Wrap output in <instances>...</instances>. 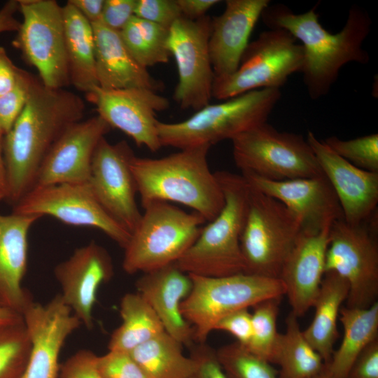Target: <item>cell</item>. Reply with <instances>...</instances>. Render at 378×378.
Segmentation results:
<instances>
[{
  "label": "cell",
  "instance_id": "cell-10",
  "mask_svg": "<svg viewBox=\"0 0 378 378\" xmlns=\"http://www.w3.org/2000/svg\"><path fill=\"white\" fill-rule=\"evenodd\" d=\"M303 58L302 45L290 32L264 31L248 43L234 73L214 78L212 97L226 100L252 90L280 89L290 76L301 71Z\"/></svg>",
  "mask_w": 378,
  "mask_h": 378
},
{
  "label": "cell",
  "instance_id": "cell-6",
  "mask_svg": "<svg viewBox=\"0 0 378 378\" xmlns=\"http://www.w3.org/2000/svg\"><path fill=\"white\" fill-rule=\"evenodd\" d=\"M144 211L124 248L122 269L146 273L176 262L193 244L206 223L198 213L155 201Z\"/></svg>",
  "mask_w": 378,
  "mask_h": 378
},
{
  "label": "cell",
  "instance_id": "cell-24",
  "mask_svg": "<svg viewBox=\"0 0 378 378\" xmlns=\"http://www.w3.org/2000/svg\"><path fill=\"white\" fill-rule=\"evenodd\" d=\"M190 276L175 263L150 271L138 279L136 288L154 310L164 331L182 345L191 346L194 330L183 318L180 306L192 288Z\"/></svg>",
  "mask_w": 378,
  "mask_h": 378
},
{
  "label": "cell",
  "instance_id": "cell-20",
  "mask_svg": "<svg viewBox=\"0 0 378 378\" xmlns=\"http://www.w3.org/2000/svg\"><path fill=\"white\" fill-rule=\"evenodd\" d=\"M111 129L98 115L68 127L45 157L33 188L88 182L94 150Z\"/></svg>",
  "mask_w": 378,
  "mask_h": 378
},
{
  "label": "cell",
  "instance_id": "cell-29",
  "mask_svg": "<svg viewBox=\"0 0 378 378\" xmlns=\"http://www.w3.org/2000/svg\"><path fill=\"white\" fill-rule=\"evenodd\" d=\"M339 320L344 328L342 340L326 363V370L332 378H346L359 354L378 339V302L366 308L343 307Z\"/></svg>",
  "mask_w": 378,
  "mask_h": 378
},
{
  "label": "cell",
  "instance_id": "cell-8",
  "mask_svg": "<svg viewBox=\"0 0 378 378\" xmlns=\"http://www.w3.org/2000/svg\"><path fill=\"white\" fill-rule=\"evenodd\" d=\"M250 187L240 237L245 273L279 279L282 265L302 232L301 222L282 202Z\"/></svg>",
  "mask_w": 378,
  "mask_h": 378
},
{
  "label": "cell",
  "instance_id": "cell-12",
  "mask_svg": "<svg viewBox=\"0 0 378 378\" xmlns=\"http://www.w3.org/2000/svg\"><path fill=\"white\" fill-rule=\"evenodd\" d=\"M22 21L13 40L24 62L50 88L70 85L63 6L55 0H18Z\"/></svg>",
  "mask_w": 378,
  "mask_h": 378
},
{
  "label": "cell",
  "instance_id": "cell-32",
  "mask_svg": "<svg viewBox=\"0 0 378 378\" xmlns=\"http://www.w3.org/2000/svg\"><path fill=\"white\" fill-rule=\"evenodd\" d=\"M182 346L164 331L130 354L146 378H190L195 363L183 355Z\"/></svg>",
  "mask_w": 378,
  "mask_h": 378
},
{
  "label": "cell",
  "instance_id": "cell-21",
  "mask_svg": "<svg viewBox=\"0 0 378 378\" xmlns=\"http://www.w3.org/2000/svg\"><path fill=\"white\" fill-rule=\"evenodd\" d=\"M306 139L337 197L344 219L350 224H358L370 218L377 211L378 172L354 166L311 131Z\"/></svg>",
  "mask_w": 378,
  "mask_h": 378
},
{
  "label": "cell",
  "instance_id": "cell-41",
  "mask_svg": "<svg viewBox=\"0 0 378 378\" xmlns=\"http://www.w3.org/2000/svg\"><path fill=\"white\" fill-rule=\"evenodd\" d=\"M97 355L80 349L60 364L58 378H102L96 368Z\"/></svg>",
  "mask_w": 378,
  "mask_h": 378
},
{
  "label": "cell",
  "instance_id": "cell-33",
  "mask_svg": "<svg viewBox=\"0 0 378 378\" xmlns=\"http://www.w3.org/2000/svg\"><path fill=\"white\" fill-rule=\"evenodd\" d=\"M125 46L144 67L169 62V28L134 16L120 31Z\"/></svg>",
  "mask_w": 378,
  "mask_h": 378
},
{
  "label": "cell",
  "instance_id": "cell-50",
  "mask_svg": "<svg viewBox=\"0 0 378 378\" xmlns=\"http://www.w3.org/2000/svg\"><path fill=\"white\" fill-rule=\"evenodd\" d=\"M4 135L0 127V202L6 200L7 194V174L3 150Z\"/></svg>",
  "mask_w": 378,
  "mask_h": 378
},
{
  "label": "cell",
  "instance_id": "cell-51",
  "mask_svg": "<svg viewBox=\"0 0 378 378\" xmlns=\"http://www.w3.org/2000/svg\"><path fill=\"white\" fill-rule=\"evenodd\" d=\"M22 315L8 307H0V325L20 320Z\"/></svg>",
  "mask_w": 378,
  "mask_h": 378
},
{
  "label": "cell",
  "instance_id": "cell-5",
  "mask_svg": "<svg viewBox=\"0 0 378 378\" xmlns=\"http://www.w3.org/2000/svg\"><path fill=\"white\" fill-rule=\"evenodd\" d=\"M280 89L252 90L205 106L192 116L178 122L158 121L162 146L179 150L202 145L212 146L232 140L238 135L267 122L281 98Z\"/></svg>",
  "mask_w": 378,
  "mask_h": 378
},
{
  "label": "cell",
  "instance_id": "cell-27",
  "mask_svg": "<svg viewBox=\"0 0 378 378\" xmlns=\"http://www.w3.org/2000/svg\"><path fill=\"white\" fill-rule=\"evenodd\" d=\"M349 290V285L344 278L336 272H326L312 306L315 309L314 318L302 331L325 363L329 362L334 351V344L339 336L337 321Z\"/></svg>",
  "mask_w": 378,
  "mask_h": 378
},
{
  "label": "cell",
  "instance_id": "cell-19",
  "mask_svg": "<svg viewBox=\"0 0 378 378\" xmlns=\"http://www.w3.org/2000/svg\"><path fill=\"white\" fill-rule=\"evenodd\" d=\"M259 191L272 197L300 219L302 230L318 232L344 218L337 197L324 176L284 181H272L241 174Z\"/></svg>",
  "mask_w": 378,
  "mask_h": 378
},
{
  "label": "cell",
  "instance_id": "cell-38",
  "mask_svg": "<svg viewBox=\"0 0 378 378\" xmlns=\"http://www.w3.org/2000/svg\"><path fill=\"white\" fill-rule=\"evenodd\" d=\"M36 76L22 69L15 86L0 95V127L6 134L20 115L29 99Z\"/></svg>",
  "mask_w": 378,
  "mask_h": 378
},
{
  "label": "cell",
  "instance_id": "cell-39",
  "mask_svg": "<svg viewBox=\"0 0 378 378\" xmlns=\"http://www.w3.org/2000/svg\"><path fill=\"white\" fill-rule=\"evenodd\" d=\"M96 368L102 378H146L131 354L125 351L108 350L97 356Z\"/></svg>",
  "mask_w": 378,
  "mask_h": 378
},
{
  "label": "cell",
  "instance_id": "cell-43",
  "mask_svg": "<svg viewBox=\"0 0 378 378\" xmlns=\"http://www.w3.org/2000/svg\"><path fill=\"white\" fill-rule=\"evenodd\" d=\"M223 330L233 335L237 342L247 346L252 335V317L248 309L234 312L221 318L214 330Z\"/></svg>",
  "mask_w": 378,
  "mask_h": 378
},
{
  "label": "cell",
  "instance_id": "cell-37",
  "mask_svg": "<svg viewBox=\"0 0 378 378\" xmlns=\"http://www.w3.org/2000/svg\"><path fill=\"white\" fill-rule=\"evenodd\" d=\"M323 142L336 154L362 169L378 172V134L349 140L330 136Z\"/></svg>",
  "mask_w": 378,
  "mask_h": 378
},
{
  "label": "cell",
  "instance_id": "cell-7",
  "mask_svg": "<svg viewBox=\"0 0 378 378\" xmlns=\"http://www.w3.org/2000/svg\"><path fill=\"white\" fill-rule=\"evenodd\" d=\"M188 275L192 288L180 311L193 328L194 341L198 344L205 343L225 316L285 295V288L277 278L244 272L220 277Z\"/></svg>",
  "mask_w": 378,
  "mask_h": 378
},
{
  "label": "cell",
  "instance_id": "cell-15",
  "mask_svg": "<svg viewBox=\"0 0 378 378\" xmlns=\"http://www.w3.org/2000/svg\"><path fill=\"white\" fill-rule=\"evenodd\" d=\"M134 155L125 141L111 144L103 137L94 150L88 181L99 204L130 233L142 214L136 202L137 186L130 167Z\"/></svg>",
  "mask_w": 378,
  "mask_h": 378
},
{
  "label": "cell",
  "instance_id": "cell-2",
  "mask_svg": "<svg viewBox=\"0 0 378 378\" xmlns=\"http://www.w3.org/2000/svg\"><path fill=\"white\" fill-rule=\"evenodd\" d=\"M261 18L269 29H285L301 42L304 58L300 73L312 99L329 92L344 65L365 64L370 60L363 44L372 22L369 14L358 5L351 6L344 27L336 34L323 27L315 7L296 14L284 4L269 5Z\"/></svg>",
  "mask_w": 378,
  "mask_h": 378
},
{
  "label": "cell",
  "instance_id": "cell-48",
  "mask_svg": "<svg viewBox=\"0 0 378 378\" xmlns=\"http://www.w3.org/2000/svg\"><path fill=\"white\" fill-rule=\"evenodd\" d=\"M68 1L91 24L101 22L104 0H69Z\"/></svg>",
  "mask_w": 378,
  "mask_h": 378
},
{
  "label": "cell",
  "instance_id": "cell-53",
  "mask_svg": "<svg viewBox=\"0 0 378 378\" xmlns=\"http://www.w3.org/2000/svg\"><path fill=\"white\" fill-rule=\"evenodd\" d=\"M0 307H6L3 302V301L0 298Z\"/></svg>",
  "mask_w": 378,
  "mask_h": 378
},
{
  "label": "cell",
  "instance_id": "cell-34",
  "mask_svg": "<svg viewBox=\"0 0 378 378\" xmlns=\"http://www.w3.org/2000/svg\"><path fill=\"white\" fill-rule=\"evenodd\" d=\"M31 349L23 317L0 325V378H21Z\"/></svg>",
  "mask_w": 378,
  "mask_h": 378
},
{
  "label": "cell",
  "instance_id": "cell-47",
  "mask_svg": "<svg viewBox=\"0 0 378 378\" xmlns=\"http://www.w3.org/2000/svg\"><path fill=\"white\" fill-rule=\"evenodd\" d=\"M176 2L181 10L182 17L194 20L206 15V13L220 1L176 0Z\"/></svg>",
  "mask_w": 378,
  "mask_h": 378
},
{
  "label": "cell",
  "instance_id": "cell-36",
  "mask_svg": "<svg viewBox=\"0 0 378 378\" xmlns=\"http://www.w3.org/2000/svg\"><path fill=\"white\" fill-rule=\"evenodd\" d=\"M281 298L264 300L253 306L252 335L246 348L253 354L272 363L279 336L276 321Z\"/></svg>",
  "mask_w": 378,
  "mask_h": 378
},
{
  "label": "cell",
  "instance_id": "cell-42",
  "mask_svg": "<svg viewBox=\"0 0 378 378\" xmlns=\"http://www.w3.org/2000/svg\"><path fill=\"white\" fill-rule=\"evenodd\" d=\"M190 356L195 363L190 378H227L216 351L205 343L192 347Z\"/></svg>",
  "mask_w": 378,
  "mask_h": 378
},
{
  "label": "cell",
  "instance_id": "cell-31",
  "mask_svg": "<svg viewBox=\"0 0 378 378\" xmlns=\"http://www.w3.org/2000/svg\"><path fill=\"white\" fill-rule=\"evenodd\" d=\"M122 323L112 333L108 350L130 353L136 347L164 332L160 318L138 293H126L121 299Z\"/></svg>",
  "mask_w": 378,
  "mask_h": 378
},
{
  "label": "cell",
  "instance_id": "cell-46",
  "mask_svg": "<svg viewBox=\"0 0 378 378\" xmlns=\"http://www.w3.org/2000/svg\"><path fill=\"white\" fill-rule=\"evenodd\" d=\"M21 70L13 63L5 48L0 46V95L15 86Z\"/></svg>",
  "mask_w": 378,
  "mask_h": 378
},
{
  "label": "cell",
  "instance_id": "cell-4",
  "mask_svg": "<svg viewBox=\"0 0 378 378\" xmlns=\"http://www.w3.org/2000/svg\"><path fill=\"white\" fill-rule=\"evenodd\" d=\"M215 174L225 197L218 216L201 232L176 265L188 274L220 277L245 273L240 237L246 218L250 185L242 175L219 171Z\"/></svg>",
  "mask_w": 378,
  "mask_h": 378
},
{
  "label": "cell",
  "instance_id": "cell-44",
  "mask_svg": "<svg viewBox=\"0 0 378 378\" xmlns=\"http://www.w3.org/2000/svg\"><path fill=\"white\" fill-rule=\"evenodd\" d=\"M136 0H104L101 22L120 31L134 16Z\"/></svg>",
  "mask_w": 378,
  "mask_h": 378
},
{
  "label": "cell",
  "instance_id": "cell-1",
  "mask_svg": "<svg viewBox=\"0 0 378 378\" xmlns=\"http://www.w3.org/2000/svg\"><path fill=\"white\" fill-rule=\"evenodd\" d=\"M85 108L77 94L35 78L25 106L4 135L8 202L15 205L33 188L45 157L68 127L83 120Z\"/></svg>",
  "mask_w": 378,
  "mask_h": 378
},
{
  "label": "cell",
  "instance_id": "cell-25",
  "mask_svg": "<svg viewBox=\"0 0 378 378\" xmlns=\"http://www.w3.org/2000/svg\"><path fill=\"white\" fill-rule=\"evenodd\" d=\"M41 218L0 214V298L6 307L20 314L33 301L22 282L27 267L29 232Z\"/></svg>",
  "mask_w": 378,
  "mask_h": 378
},
{
  "label": "cell",
  "instance_id": "cell-40",
  "mask_svg": "<svg viewBox=\"0 0 378 378\" xmlns=\"http://www.w3.org/2000/svg\"><path fill=\"white\" fill-rule=\"evenodd\" d=\"M134 16L169 28L182 15L176 0H136Z\"/></svg>",
  "mask_w": 378,
  "mask_h": 378
},
{
  "label": "cell",
  "instance_id": "cell-30",
  "mask_svg": "<svg viewBox=\"0 0 378 378\" xmlns=\"http://www.w3.org/2000/svg\"><path fill=\"white\" fill-rule=\"evenodd\" d=\"M298 318L290 312L286 331L279 333L272 360L279 366V378H314L325 369L323 359L306 340Z\"/></svg>",
  "mask_w": 378,
  "mask_h": 378
},
{
  "label": "cell",
  "instance_id": "cell-16",
  "mask_svg": "<svg viewBox=\"0 0 378 378\" xmlns=\"http://www.w3.org/2000/svg\"><path fill=\"white\" fill-rule=\"evenodd\" d=\"M97 115L112 128L128 135L138 146L156 152L160 144L156 118L169 106L167 98L147 88L104 90L94 87L85 94Z\"/></svg>",
  "mask_w": 378,
  "mask_h": 378
},
{
  "label": "cell",
  "instance_id": "cell-17",
  "mask_svg": "<svg viewBox=\"0 0 378 378\" xmlns=\"http://www.w3.org/2000/svg\"><path fill=\"white\" fill-rule=\"evenodd\" d=\"M22 315L31 349L21 378H58L61 350L80 321L59 293L45 304L32 301Z\"/></svg>",
  "mask_w": 378,
  "mask_h": 378
},
{
  "label": "cell",
  "instance_id": "cell-18",
  "mask_svg": "<svg viewBox=\"0 0 378 378\" xmlns=\"http://www.w3.org/2000/svg\"><path fill=\"white\" fill-rule=\"evenodd\" d=\"M63 302L79 319L91 329L94 324L93 309L99 286L113 275V265L108 252L92 241L78 247L65 260L54 268Z\"/></svg>",
  "mask_w": 378,
  "mask_h": 378
},
{
  "label": "cell",
  "instance_id": "cell-52",
  "mask_svg": "<svg viewBox=\"0 0 378 378\" xmlns=\"http://www.w3.org/2000/svg\"><path fill=\"white\" fill-rule=\"evenodd\" d=\"M314 378H332V377L328 374V373L326 370V366H325L324 370L321 374H319L318 375H317L316 377Z\"/></svg>",
  "mask_w": 378,
  "mask_h": 378
},
{
  "label": "cell",
  "instance_id": "cell-28",
  "mask_svg": "<svg viewBox=\"0 0 378 378\" xmlns=\"http://www.w3.org/2000/svg\"><path fill=\"white\" fill-rule=\"evenodd\" d=\"M63 14L70 85L86 94L97 86L92 26L69 1Z\"/></svg>",
  "mask_w": 378,
  "mask_h": 378
},
{
  "label": "cell",
  "instance_id": "cell-13",
  "mask_svg": "<svg viewBox=\"0 0 378 378\" xmlns=\"http://www.w3.org/2000/svg\"><path fill=\"white\" fill-rule=\"evenodd\" d=\"M12 212L49 216L67 225L97 228L122 248L131 236L99 204L88 182L34 188L13 205Z\"/></svg>",
  "mask_w": 378,
  "mask_h": 378
},
{
  "label": "cell",
  "instance_id": "cell-23",
  "mask_svg": "<svg viewBox=\"0 0 378 378\" xmlns=\"http://www.w3.org/2000/svg\"><path fill=\"white\" fill-rule=\"evenodd\" d=\"M269 0H227L225 8L211 19L209 50L215 78L234 73L253 29Z\"/></svg>",
  "mask_w": 378,
  "mask_h": 378
},
{
  "label": "cell",
  "instance_id": "cell-9",
  "mask_svg": "<svg viewBox=\"0 0 378 378\" xmlns=\"http://www.w3.org/2000/svg\"><path fill=\"white\" fill-rule=\"evenodd\" d=\"M231 141L234 161L241 174L272 181L324 175L307 139L279 131L267 122Z\"/></svg>",
  "mask_w": 378,
  "mask_h": 378
},
{
  "label": "cell",
  "instance_id": "cell-11",
  "mask_svg": "<svg viewBox=\"0 0 378 378\" xmlns=\"http://www.w3.org/2000/svg\"><path fill=\"white\" fill-rule=\"evenodd\" d=\"M377 211L358 224L344 218L332 223L325 272H334L349 287L346 307L366 308L378 295Z\"/></svg>",
  "mask_w": 378,
  "mask_h": 378
},
{
  "label": "cell",
  "instance_id": "cell-45",
  "mask_svg": "<svg viewBox=\"0 0 378 378\" xmlns=\"http://www.w3.org/2000/svg\"><path fill=\"white\" fill-rule=\"evenodd\" d=\"M346 378H378V339L370 343L359 354Z\"/></svg>",
  "mask_w": 378,
  "mask_h": 378
},
{
  "label": "cell",
  "instance_id": "cell-49",
  "mask_svg": "<svg viewBox=\"0 0 378 378\" xmlns=\"http://www.w3.org/2000/svg\"><path fill=\"white\" fill-rule=\"evenodd\" d=\"M19 11L18 0L7 1L0 9V34L7 31H18L20 22L15 17Z\"/></svg>",
  "mask_w": 378,
  "mask_h": 378
},
{
  "label": "cell",
  "instance_id": "cell-35",
  "mask_svg": "<svg viewBox=\"0 0 378 378\" xmlns=\"http://www.w3.org/2000/svg\"><path fill=\"white\" fill-rule=\"evenodd\" d=\"M216 352L227 378H279L271 363L237 342L222 346Z\"/></svg>",
  "mask_w": 378,
  "mask_h": 378
},
{
  "label": "cell",
  "instance_id": "cell-22",
  "mask_svg": "<svg viewBox=\"0 0 378 378\" xmlns=\"http://www.w3.org/2000/svg\"><path fill=\"white\" fill-rule=\"evenodd\" d=\"M330 227L302 231L286 258L279 279L285 288L291 312L298 317L312 307L325 274Z\"/></svg>",
  "mask_w": 378,
  "mask_h": 378
},
{
  "label": "cell",
  "instance_id": "cell-26",
  "mask_svg": "<svg viewBox=\"0 0 378 378\" xmlns=\"http://www.w3.org/2000/svg\"><path fill=\"white\" fill-rule=\"evenodd\" d=\"M95 48L97 86L104 90L147 88L155 92L164 89L163 83L153 78L147 69L132 56L120 31L102 22L92 24Z\"/></svg>",
  "mask_w": 378,
  "mask_h": 378
},
{
  "label": "cell",
  "instance_id": "cell-14",
  "mask_svg": "<svg viewBox=\"0 0 378 378\" xmlns=\"http://www.w3.org/2000/svg\"><path fill=\"white\" fill-rule=\"evenodd\" d=\"M211 18L181 17L169 28L167 48L176 61L178 80L174 98L183 109L196 111L210 104L214 73L209 41Z\"/></svg>",
  "mask_w": 378,
  "mask_h": 378
},
{
  "label": "cell",
  "instance_id": "cell-3",
  "mask_svg": "<svg viewBox=\"0 0 378 378\" xmlns=\"http://www.w3.org/2000/svg\"><path fill=\"white\" fill-rule=\"evenodd\" d=\"M210 148H187L161 158L134 155L130 167L141 206L155 201L173 202L191 208L206 222L215 218L225 205V197L209 167Z\"/></svg>",
  "mask_w": 378,
  "mask_h": 378
}]
</instances>
